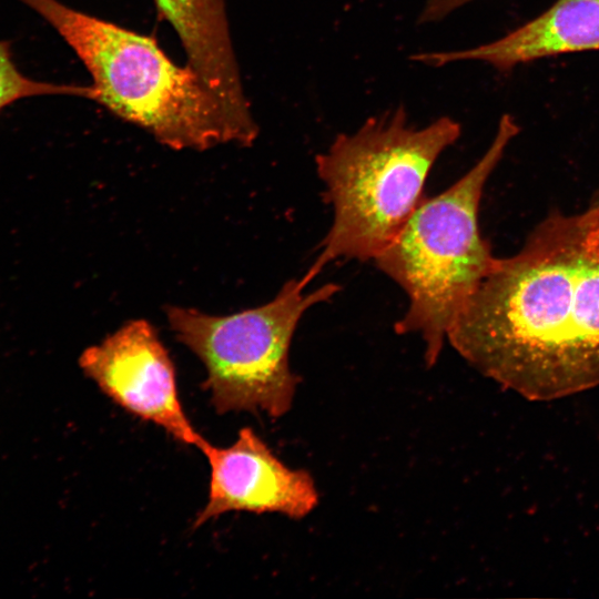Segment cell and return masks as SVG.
Instances as JSON below:
<instances>
[{"label": "cell", "instance_id": "cell-8", "mask_svg": "<svg viewBox=\"0 0 599 599\" xmlns=\"http://www.w3.org/2000/svg\"><path fill=\"white\" fill-rule=\"evenodd\" d=\"M599 51V0H555L545 11L493 41L463 50L420 52L430 67L478 61L499 72L561 54Z\"/></svg>", "mask_w": 599, "mask_h": 599}, {"label": "cell", "instance_id": "cell-3", "mask_svg": "<svg viewBox=\"0 0 599 599\" xmlns=\"http://www.w3.org/2000/svg\"><path fill=\"white\" fill-rule=\"evenodd\" d=\"M519 132L514 115L504 113L481 158L444 192L424 197L373 260L407 295L408 307L395 332L423 339L428 367L497 261L479 230V205L488 179Z\"/></svg>", "mask_w": 599, "mask_h": 599}, {"label": "cell", "instance_id": "cell-4", "mask_svg": "<svg viewBox=\"0 0 599 599\" xmlns=\"http://www.w3.org/2000/svg\"><path fill=\"white\" fill-rule=\"evenodd\" d=\"M69 44L92 78L94 101L174 150L238 144L221 102L190 65L153 39L65 6L19 0Z\"/></svg>", "mask_w": 599, "mask_h": 599}, {"label": "cell", "instance_id": "cell-10", "mask_svg": "<svg viewBox=\"0 0 599 599\" xmlns=\"http://www.w3.org/2000/svg\"><path fill=\"white\" fill-rule=\"evenodd\" d=\"M94 88L55 84L24 75L12 59L11 41H0V111L18 100L39 95H72L94 100Z\"/></svg>", "mask_w": 599, "mask_h": 599}, {"label": "cell", "instance_id": "cell-11", "mask_svg": "<svg viewBox=\"0 0 599 599\" xmlns=\"http://www.w3.org/2000/svg\"><path fill=\"white\" fill-rule=\"evenodd\" d=\"M471 1L474 0H425L418 22L429 23L441 20Z\"/></svg>", "mask_w": 599, "mask_h": 599}, {"label": "cell", "instance_id": "cell-1", "mask_svg": "<svg viewBox=\"0 0 599 599\" xmlns=\"http://www.w3.org/2000/svg\"><path fill=\"white\" fill-rule=\"evenodd\" d=\"M473 367L528 398L599 385V204L554 212L497 258L447 334Z\"/></svg>", "mask_w": 599, "mask_h": 599}, {"label": "cell", "instance_id": "cell-5", "mask_svg": "<svg viewBox=\"0 0 599 599\" xmlns=\"http://www.w3.org/2000/svg\"><path fill=\"white\" fill-rule=\"evenodd\" d=\"M307 286L302 277L290 280L267 303L230 315L165 306L175 337L205 367L203 386L216 413H288L298 384L290 365L294 333L306 311L341 290L335 283Z\"/></svg>", "mask_w": 599, "mask_h": 599}, {"label": "cell", "instance_id": "cell-6", "mask_svg": "<svg viewBox=\"0 0 599 599\" xmlns=\"http://www.w3.org/2000/svg\"><path fill=\"white\" fill-rule=\"evenodd\" d=\"M80 367L101 392L131 415L197 449L196 432L179 396L175 367L153 325L131 319L83 351Z\"/></svg>", "mask_w": 599, "mask_h": 599}, {"label": "cell", "instance_id": "cell-7", "mask_svg": "<svg viewBox=\"0 0 599 599\" xmlns=\"http://www.w3.org/2000/svg\"><path fill=\"white\" fill-rule=\"evenodd\" d=\"M210 466L207 500L193 527L231 511L275 512L302 518L314 510L318 491L312 476L285 465L250 427L226 447L205 440L199 448Z\"/></svg>", "mask_w": 599, "mask_h": 599}, {"label": "cell", "instance_id": "cell-9", "mask_svg": "<svg viewBox=\"0 0 599 599\" xmlns=\"http://www.w3.org/2000/svg\"><path fill=\"white\" fill-rule=\"evenodd\" d=\"M159 13L177 33L189 65L215 94L242 146H250L258 126L246 99L233 50L225 0H154Z\"/></svg>", "mask_w": 599, "mask_h": 599}, {"label": "cell", "instance_id": "cell-2", "mask_svg": "<svg viewBox=\"0 0 599 599\" xmlns=\"http://www.w3.org/2000/svg\"><path fill=\"white\" fill-rule=\"evenodd\" d=\"M460 134V123L448 115L413 126L403 104L339 133L315 156L333 221L302 280L308 285L339 260L373 261L425 197L435 162Z\"/></svg>", "mask_w": 599, "mask_h": 599}]
</instances>
